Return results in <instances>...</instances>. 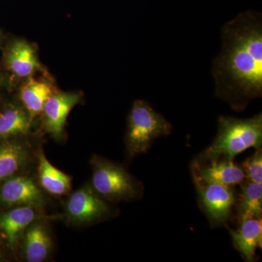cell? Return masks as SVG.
I'll return each mask as SVG.
<instances>
[{
  "mask_svg": "<svg viewBox=\"0 0 262 262\" xmlns=\"http://www.w3.org/2000/svg\"><path fill=\"white\" fill-rule=\"evenodd\" d=\"M32 158V147L27 141L18 138L0 141V184L21 173Z\"/></svg>",
  "mask_w": 262,
  "mask_h": 262,
  "instance_id": "10",
  "label": "cell"
},
{
  "mask_svg": "<svg viewBox=\"0 0 262 262\" xmlns=\"http://www.w3.org/2000/svg\"><path fill=\"white\" fill-rule=\"evenodd\" d=\"M194 178L206 184H219L232 187L245 180L242 168L232 160H214L204 164L194 163Z\"/></svg>",
  "mask_w": 262,
  "mask_h": 262,
  "instance_id": "12",
  "label": "cell"
},
{
  "mask_svg": "<svg viewBox=\"0 0 262 262\" xmlns=\"http://www.w3.org/2000/svg\"><path fill=\"white\" fill-rule=\"evenodd\" d=\"M0 256H1V252H0Z\"/></svg>",
  "mask_w": 262,
  "mask_h": 262,
  "instance_id": "21",
  "label": "cell"
},
{
  "mask_svg": "<svg viewBox=\"0 0 262 262\" xmlns=\"http://www.w3.org/2000/svg\"><path fill=\"white\" fill-rule=\"evenodd\" d=\"M65 217L76 226L97 223L107 219L112 211L91 184H84L72 193L65 204Z\"/></svg>",
  "mask_w": 262,
  "mask_h": 262,
  "instance_id": "5",
  "label": "cell"
},
{
  "mask_svg": "<svg viewBox=\"0 0 262 262\" xmlns=\"http://www.w3.org/2000/svg\"><path fill=\"white\" fill-rule=\"evenodd\" d=\"M53 94V88L45 81L31 77L24 84L20 89V101L32 121L42 113L45 103Z\"/></svg>",
  "mask_w": 262,
  "mask_h": 262,
  "instance_id": "16",
  "label": "cell"
},
{
  "mask_svg": "<svg viewBox=\"0 0 262 262\" xmlns=\"http://www.w3.org/2000/svg\"><path fill=\"white\" fill-rule=\"evenodd\" d=\"M239 184L241 193L237 201L239 221L261 218L262 184L244 180Z\"/></svg>",
  "mask_w": 262,
  "mask_h": 262,
  "instance_id": "18",
  "label": "cell"
},
{
  "mask_svg": "<svg viewBox=\"0 0 262 262\" xmlns=\"http://www.w3.org/2000/svg\"><path fill=\"white\" fill-rule=\"evenodd\" d=\"M22 237V255L28 262H42L50 257L53 243L48 225L38 220L24 230Z\"/></svg>",
  "mask_w": 262,
  "mask_h": 262,
  "instance_id": "9",
  "label": "cell"
},
{
  "mask_svg": "<svg viewBox=\"0 0 262 262\" xmlns=\"http://www.w3.org/2000/svg\"><path fill=\"white\" fill-rule=\"evenodd\" d=\"M261 113L248 119L220 116L216 137L211 146L198 155L194 163L232 160L234 157L248 148L261 149Z\"/></svg>",
  "mask_w": 262,
  "mask_h": 262,
  "instance_id": "2",
  "label": "cell"
},
{
  "mask_svg": "<svg viewBox=\"0 0 262 262\" xmlns=\"http://www.w3.org/2000/svg\"><path fill=\"white\" fill-rule=\"evenodd\" d=\"M245 180L261 184L262 183V152L261 149L247 158L242 164Z\"/></svg>",
  "mask_w": 262,
  "mask_h": 262,
  "instance_id": "19",
  "label": "cell"
},
{
  "mask_svg": "<svg viewBox=\"0 0 262 262\" xmlns=\"http://www.w3.org/2000/svg\"><path fill=\"white\" fill-rule=\"evenodd\" d=\"M80 100L81 95L78 93H53L42 110L45 130L55 139L60 140L69 114Z\"/></svg>",
  "mask_w": 262,
  "mask_h": 262,
  "instance_id": "8",
  "label": "cell"
},
{
  "mask_svg": "<svg viewBox=\"0 0 262 262\" xmlns=\"http://www.w3.org/2000/svg\"><path fill=\"white\" fill-rule=\"evenodd\" d=\"M234 248L248 261H254L255 252L262 245L261 218L248 219L241 221V225L236 231L229 229Z\"/></svg>",
  "mask_w": 262,
  "mask_h": 262,
  "instance_id": "14",
  "label": "cell"
},
{
  "mask_svg": "<svg viewBox=\"0 0 262 262\" xmlns=\"http://www.w3.org/2000/svg\"><path fill=\"white\" fill-rule=\"evenodd\" d=\"M32 122L24 106L7 108L0 113V141L27 135Z\"/></svg>",
  "mask_w": 262,
  "mask_h": 262,
  "instance_id": "17",
  "label": "cell"
},
{
  "mask_svg": "<svg viewBox=\"0 0 262 262\" xmlns=\"http://www.w3.org/2000/svg\"><path fill=\"white\" fill-rule=\"evenodd\" d=\"M171 123L157 113L144 100H136L133 104L128 118L125 144L130 158L145 153L155 139L168 136Z\"/></svg>",
  "mask_w": 262,
  "mask_h": 262,
  "instance_id": "3",
  "label": "cell"
},
{
  "mask_svg": "<svg viewBox=\"0 0 262 262\" xmlns=\"http://www.w3.org/2000/svg\"><path fill=\"white\" fill-rule=\"evenodd\" d=\"M91 185L98 194L110 202L129 201L142 192V186L121 165L95 155L91 160Z\"/></svg>",
  "mask_w": 262,
  "mask_h": 262,
  "instance_id": "4",
  "label": "cell"
},
{
  "mask_svg": "<svg viewBox=\"0 0 262 262\" xmlns=\"http://www.w3.org/2000/svg\"><path fill=\"white\" fill-rule=\"evenodd\" d=\"M203 208L212 225H224L230 218L235 203L230 187L219 184H206L194 179Z\"/></svg>",
  "mask_w": 262,
  "mask_h": 262,
  "instance_id": "7",
  "label": "cell"
},
{
  "mask_svg": "<svg viewBox=\"0 0 262 262\" xmlns=\"http://www.w3.org/2000/svg\"><path fill=\"white\" fill-rule=\"evenodd\" d=\"M212 67L215 95L241 111L262 96V18L248 10L223 26Z\"/></svg>",
  "mask_w": 262,
  "mask_h": 262,
  "instance_id": "1",
  "label": "cell"
},
{
  "mask_svg": "<svg viewBox=\"0 0 262 262\" xmlns=\"http://www.w3.org/2000/svg\"><path fill=\"white\" fill-rule=\"evenodd\" d=\"M5 61L8 69L18 77H30L40 68L36 52L26 41H14L7 51Z\"/></svg>",
  "mask_w": 262,
  "mask_h": 262,
  "instance_id": "13",
  "label": "cell"
},
{
  "mask_svg": "<svg viewBox=\"0 0 262 262\" xmlns=\"http://www.w3.org/2000/svg\"><path fill=\"white\" fill-rule=\"evenodd\" d=\"M3 83V77H2V75H0V84Z\"/></svg>",
  "mask_w": 262,
  "mask_h": 262,
  "instance_id": "20",
  "label": "cell"
},
{
  "mask_svg": "<svg viewBox=\"0 0 262 262\" xmlns=\"http://www.w3.org/2000/svg\"><path fill=\"white\" fill-rule=\"evenodd\" d=\"M38 220H42L41 209L32 206L13 207L0 213V229L12 251H14L24 230Z\"/></svg>",
  "mask_w": 262,
  "mask_h": 262,
  "instance_id": "11",
  "label": "cell"
},
{
  "mask_svg": "<svg viewBox=\"0 0 262 262\" xmlns=\"http://www.w3.org/2000/svg\"><path fill=\"white\" fill-rule=\"evenodd\" d=\"M42 188L33 177L18 173L0 184V207L32 206L42 209L46 198Z\"/></svg>",
  "mask_w": 262,
  "mask_h": 262,
  "instance_id": "6",
  "label": "cell"
},
{
  "mask_svg": "<svg viewBox=\"0 0 262 262\" xmlns=\"http://www.w3.org/2000/svg\"><path fill=\"white\" fill-rule=\"evenodd\" d=\"M37 173L39 184L49 194L61 196L68 194L72 186V177L52 165L43 152L37 153Z\"/></svg>",
  "mask_w": 262,
  "mask_h": 262,
  "instance_id": "15",
  "label": "cell"
}]
</instances>
